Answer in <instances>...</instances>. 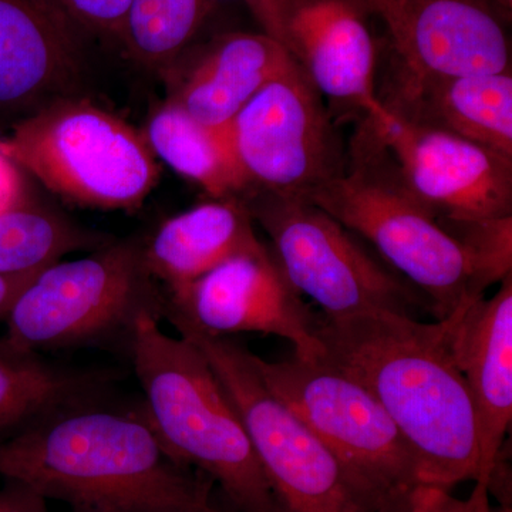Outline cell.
Wrapping results in <instances>:
<instances>
[{
  "label": "cell",
  "mask_w": 512,
  "mask_h": 512,
  "mask_svg": "<svg viewBox=\"0 0 512 512\" xmlns=\"http://www.w3.org/2000/svg\"><path fill=\"white\" fill-rule=\"evenodd\" d=\"M370 12H375L386 23L390 36L394 35L397 28V9L399 0H366Z\"/></svg>",
  "instance_id": "4dcf8cb0"
},
{
  "label": "cell",
  "mask_w": 512,
  "mask_h": 512,
  "mask_svg": "<svg viewBox=\"0 0 512 512\" xmlns=\"http://www.w3.org/2000/svg\"><path fill=\"white\" fill-rule=\"evenodd\" d=\"M231 127L249 188L306 197L343 171L323 97L296 63L266 84Z\"/></svg>",
  "instance_id": "30bf717a"
},
{
  "label": "cell",
  "mask_w": 512,
  "mask_h": 512,
  "mask_svg": "<svg viewBox=\"0 0 512 512\" xmlns=\"http://www.w3.org/2000/svg\"><path fill=\"white\" fill-rule=\"evenodd\" d=\"M362 130L434 217L463 221L512 215V158L446 131L409 123L383 104L363 117Z\"/></svg>",
  "instance_id": "8fae6325"
},
{
  "label": "cell",
  "mask_w": 512,
  "mask_h": 512,
  "mask_svg": "<svg viewBox=\"0 0 512 512\" xmlns=\"http://www.w3.org/2000/svg\"><path fill=\"white\" fill-rule=\"evenodd\" d=\"M160 320L143 313L127 349L158 436L181 464L220 485L238 512H282L220 380L200 350L164 333Z\"/></svg>",
  "instance_id": "3957f363"
},
{
  "label": "cell",
  "mask_w": 512,
  "mask_h": 512,
  "mask_svg": "<svg viewBox=\"0 0 512 512\" xmlns=\"http://www.w3.org/2000/svg\"><path fill=\"white\" fill-rule=\"evenodd\" d=\"M507 19L495 0H399V64L431 76L511 72Z\"/></svg>",
  "instance_id": "9a60e30c"
},
{
  "label": "cell",
  "mask_w": 512,
  "mask_h": 512,
  "mask_svg": "<svg viewBox=\"0 0 512 512\" xmlns=\"http://www.w3.org/2000/svg\"><path fill=\"white\" fill-rule=\"evenodd\" d=\"M367 10L366 0H288L274 37L323 99L362 117L382 107Z\"/></svg>",
  "instance_id": "4fadbf2b"
},
{
  "label": "cell",
  "mask_w": 512,
  "mask_h": 512,
  "mask_svg": "<svg viewBox=\"0 0 512 512\" xmlns=\"http://www.w3.org/2000/svg\"><path fill=\"white\" fill-rule=\"evenodd\" d=\"M39 274V272H37ZM0 276V320L5 318L13 299L37 275Z\"/></svg>",
  "instance_id": "f546056e"
},
{
  "label": "cell",
  "mask_w": 512,
  "mask_h": 512,
  "mask_svg": "<svg viewBox=\"0 0 512 512\" xmlns=\"http://www.w3.org/2000/svg\"><path fill=\"white\" fill-rule=\"evenodd\" d=\"M269 389L312 430L380 505L419 484L416 460L365 386L328 360L258 359Z\"/></svg>",
  "instance_id": "9c48e42d"
},
{
  "label": "cell",
  "mask_w": 512,
  "mask_h": 512,
  "mask_svg": "<svg viewBox=\"0 0 512 512\" xmlns=\"http://www.w3.org/2000/svg\"><path fill=\"white\" fill-rule=\"evenodd\" d=\"M463 248L477 296L512 275V215L483 220H441Z\"/></svg>",
  "instance_id": "cb8c5ba5"
},
{
  "label": "cell",
  "mask_w": 512,
  "mask_h": 512,
  "mask_svg": "<svg viewBox=\"0 0 512 512\" xmlns=\"http://www.w3.org/2000/svg\"><path fill=\"white\" fill-rule=\"evenodd\" d=\"M103 244L96 234L29 202L0 212V276L35 275L69 252Z\"/></svg>",
  "instance_id": "7402d4cb"
},
{
  "label": "cell",
  "mask_w": 512,
  "mask_h": 512,
  "mask_svg": "<svg viewBox=\"0 0 512 512\" xmlns=\"http://www.w3.org/2000/svg\"><path fill=\"white\" fill-rule=\"evenodd\" d=\"M0 477L70 512H138L211 500L214 483L167 450L144 407H66L0 439Z\"/></svg>",
  "instance_id": "7a4b0ae2"
},
{
  "label": "cell",
  "mask_w": 512,
  "mask_h": 512,
  "mask_svg": "<svg viewBox=\"0 0 512 512\" xmlns=\"http://www.w3.org/2000/svg\"><path fill=\"white\" fill-rule=\"evenodd\" d=\"M109 376L49 362L42 353L0 338V439L47 414L106 399Z\"/></svg>",
  "instance_id": "ffe728a7"
},
{
  "label": "cell",
  "mask_w": 512,
  "mask_h": 512,
  "mask_svg": "<svg viewBox=\"0 0 512 512\" xmlns=\"http://www.w3.org/2000/svg\"><path fill=\"white\" fill-rule=\"evenodd\" d=\"M0 151L47 190L93 210L141 207L160 177L141 131L72 97L20 120L0 138Z\"/></svg>",
  "instance_id": "8992f818"
},
{
  "label": "cell",
  "mask_w": 512,
  "mask_h": 512,
  "mask_svg": "<svg viewBox=\"0 0 512 512\" xmlns=\"http://www.w3.org/2000/svg\"><path fill=\"white\" fill-rule=\"evenodd\" d=\"M495 3H497L500 12L503 13L504 18L510 20L512 13V0H495Z\"/></svg>",
  "instance_id": "d6a6232c"
},
{
  "label": "cell",
  "mask_w": 512,
  "mask_h": 512,
  "mask_svg": "<svg viewBox=\"0 0 512 512\" xmlns=\"http://www.w3.org/2000/svg\"><path fill=\"white\" fill-rule=\"evenodd\" d=\"M247 202L208 200L168 218L143 244L144 262L167 292L184 288L244 252L262 247Z\"/></svg>",
  "instance_id": "d6986e66"
},
{
  "label": "cell",
  "mask_w": 512,
  "mask_h": 512,
  "mask_svg": "<svg viewBox=\"0 0 512 512\" xmlns=\"http://www.w3.org/2000/svg\"><path fill=\"white\" fill-rule=\"evenodd\" d=\"M84 36L56 0H0V114L29 117L70 97Z\"/></svg>",
  "instance_id": "5bb4252c"
},
{
  "label": "cell",
  "mask_w": 512,
  "mask_h": 512,
  "mask_svg": "<svg viewBox=\"0 0 512 512\" xmlns=\"http://www.w3.org/2000/svg\"><path fill=\"white\" fill-rule=\"evenodd\" d=\"M0 512H50L47 500L28 485L5 480L0 488Z\"/></svg>",
  "instance_id": "4316f807"
},
{
  "label": "cell",
  "mask_w": 512,
  "mask_h": 512,
  "mask_svg": "<svg viewBox=\"0 0 512 512\" xmlns=\"http://www.w3.org/2000/svg\"><path fill=\"white\" fill-rule=\"evenodd\" d=\"M266 35L275 37L279 15L288 0H244Z\"/></svg>",
  "instance_id": "f1b7e54d"
},
{
  "label": "cell",
  "mask_w": 512,
  "mask_h": 512,
  "mask_svg": "<svg viewBox=\"0 0 512 512\" xmlns=\"http://www.w3.org/2000/svg\"><path fill=\"white\" fill-rule=\"evenodd\" d=\"M25 184L22 171L0 151V212L25 204Z\"/></svg>",
  "instance_id": "83f0119b"
},
{
  "label": "cell",
  "mask_w": 512,
  "mask_h": 512,
  "mask_svg": "<svg viewBox=\"0 0 512 512\" xmlns=\"http://www.w3.org/2000/svg\"><path fill=\"white\" fill-rule=\"evenodd\" d=\"M138 512H224L212 504V500L195 501V503L163 505Z\"/></svg>",
  "instance_id": "1f68e13d"
},
{
  "label": "cell",
  "mask_w": 512,
  "mask_h": 512,
  "mask_svg": "<svg viewBox=\"0 0 512 512\" xmlns=\"http://www.w3.org/2000/svg\"><path fill=\"white\" fill-rule=\"evenodd\" d=\"M86 35L119 40L131 0H56Z\"/></svg>",
  "instance_id": "484cf974"
},
{
  "label": "cell",
  "mask_w": 512,
  "mask_h": 512,
  "mask_svg": "<svg viewBox=\"0 0 512 512\" xmlns=\"http://www.w3.org/2000/svg\"><path fill=\"white\" fill-rule=\"evenodd\" d=\"M447 330V320L424 323L384 311L316 315L323 359L382 404L413 453L420 483L453 490L477 480L480 441Z\"/></svg>",
  "instance_id": "6da1fadb"
},
{
  "label": "cell",
  "mask_w": 512,
  "mask_h": 512,
  "mask_svg": "<svg viewBox=\"0 0 512 512\" xmlns=\"http://www.w3.org/2000/svg\"><path fill=\"white\" fill-rule=\"evenodd\" d=\"M380 101L400 119L512 158V74L431 76L397 63Z\"/></svg>",
  "instance_id": "e0dca14e"
},
{
  "label": "cell",
  "mask_w": 512,
  "mask_h": 512,
  "mask_svg": "<svg viewBox=\"0 0 512 512\" xmlns=\"http://www.w3.org/2000/svg\"><path fill=\"white\" fill-rule=\"evenodd\" d=\"M247 202L292 285L328 318L392 312L416 318L433 306L328 212L305 197L255 194Z\"/></svg>",
  "instance_id": "ba28073f"
},
{
  "label": "cell",
  "mask_w": 512,
  "mask_h": 512,
  "mask_svg": "<svg viewBox=\"0 0 512 512\" xmlns=\"http://www.w3.org/2000/svg\"><path fill=\"white\" fill-rule=\"evenodd\" d=\"M353 156L349 171L305 198L370 242L387 265L431 303L437 320L480 299L463 248L404 187L382 148L363 130L357 134Z\"/></svg>",
  "instance_id": "277c9868"
},
{
  "label": "cell",
  "mask_w": 512,
  "mask_h": 512,
  "mask_svg": "<svg viewBox=\"0 0 512 512\" xmlns=\"http://www.w3.org/2000/svg\"><path fill=\"white\" fill-rule=\"evenodd\" d=\"M218 0H131L119 40L131 59L173 66L200 33Z\"/></svg>",
  "instance_id": "603a6c76"
},
{
  "label": "cell",
  "mask_w": 512,
  "mask_h": 512,
  "mask_svg": "<svg viewBox=\"0 0 512 512\" xmlns=\"http://www.w3.org/2000/svg\"><path fill=\"white\" fill-rule=\"evenodd\" d=\"M377 512H512V508L511 504L495 507L490 501V485L476 481L466 500L437 485L414 484L389 498Z\"/></svg>",
  "instance_id": "d4e9b609"
},
{
  "label": "cell",
  "mask_w": 512,
  "mask_h": 512,
  "mask_svg": "<svg viewBox=\"0 0 512 512\" xmlns=\"http://www.w3.org/2000/svg\"><path fill=\"white\" fill-rule=\"evenodd\" d=\"M165 298V315L183 319L204 335L262 333L288 340L301 359L325 355L315 313L265 245L228 259Z\"/></svg>",
  "instance_id": "7c38bea8"
},
{
  "label": "cell",
  "mask_w": 512,
  "mask_h": 512,
  "mask_svg": "<svg viewBox=\"0 0 512 512\" xmlns=\"http://www.w3.org/2000/svg\"><path fill=\"white\" fill-rule=\"evenodd\" d=\"M167 298L144 262L143 244H103L42 269L13 299L3 338L23 349H128L143 313L164 319Z\"/></svg>",
  "instance_id": "5b68a950"
},
{
  "label": "cell",
  "mask_w": 512,
  "mask_h": 512,
  "mask_svg": "<svg viewBox=\"0 0 512 512\" xmlns=\"http://www.w3.org/2000/svg\"><path fill=\"white\" fill-rule=\"evenodd\" d=\"M293 64L285 47L264 32L227 33L192 59L171 101L202 123L228 127L266 84Z\"/></svg>",
  "instance_id": "ac0fdd59"
},
{
  "label": "cell",
  "mask_w": 512,
  "mask_h": 512,
  "mask_svg": "<svg viewBox=\"0 0 512 512\" xmlns=\"http://www.w3.org/2000/svg\"><path fill=\"white\" fill-rule=\"evenodd\" d=\"M200 350L244 424L282 512H377L379 503L312 430L269 389L259 357L228 338L165 318Z\"/></svg>",
  "instance_id": "52a82bcc"
},
{
  "label": "cell",
  "mask_w": 512,
  "mask_h": 512,
  "mask_svg": "<svg viewBox=\"0 0 512 512\" xmlns=\"http://www.w3.org/2000/svg\"><path fill=\"white\" fill-rule=\"evenodd\" d=\"M490 299H477L447 320L448 345L476 410L480 470L490 485L512 420V275Z\"/></svg>",
  "instance_id": "2e32d148"
},
{
  "label": "cell",
  "mask_w": 512,
  "mask_h": 512,
  "mask_svg": "<svg viewBox=\"0 0 512 512\" xmlns=\"http://www.w3.org/2000/svg\"><path fill=\"white\" fill-rule=\"evenodd\" d=\"M141 133L156 158L197 184L208 198H238L249 190L231 126L202 123L168 100L151 114Z\"/></svg>",
  "instance_id": "44dd1931"
}]
</instances>
